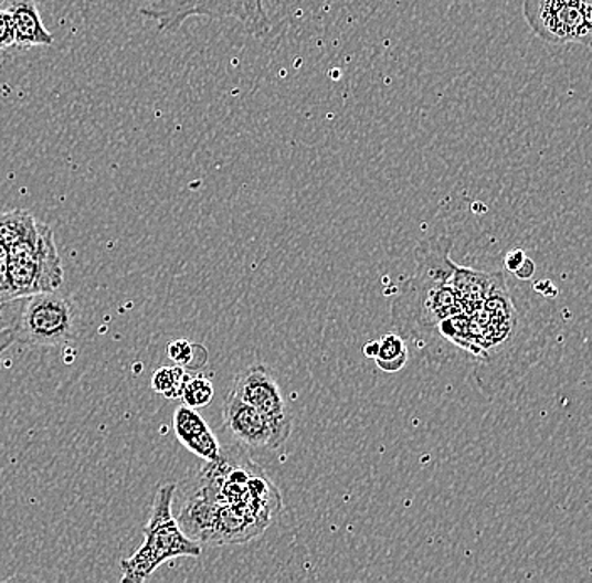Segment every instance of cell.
<instances>
[{
	"label": "cell",
	"instance_id": "1",
	"mask_svg": "<svg viewBox=\"0 0 592 583\" xmlns=\"http://www.w3.org/2000/svg\"><path fill=\"white\" fill-rule=\"evenodd\" d=\"M176 485L166 483L157 489L152 511L144 528V543L134 555L120 562L121 582L140 583L152 575L160 565L179 556H201V543L180 528L172 515Z\"/></svg>",
	"mask_w": 592,
	"mask_h": 583
},
{
	"label": "cell",
	"instance_id": "2",
	"mask_svg": "<svg viewBox=\"0 0 592 583\" xmlns=\"http://www.w3.org/2000/svg\"><path fill=\"white\" fill-rule=\"evenodd\" d=\"M6 282L11 299L56 292L63 285V264L50 225L40 222L34 236L9 247Z\"/></svg>",
	"mask_w": 592,
	"mask_h": 583
},
{
	"label": "cell",
	"instance_id": "3",
	"mask_svg": "<svg viewBox=\"0 0 592 583\" xmlns=\"http://www.w3.org/2000/svg\"><path fill=\"white\" fill-rule=\"evenodd\" d=\"M268 0H156L140 14L157 22V31L173 32L191 18L234 19L251 34L263 38L272 22L266 12Z\"/></svg>",
	"mask_w": 592,
	"mask_h": 583
},
{
	"label": "cell",
	"instance_id": "4",
	"mask_svg": "<svg viewBox=\"0 0 592 583\" xmlns=\"http://www.w3.org/2000/svg\"><path fill=\"white\" fill-rule=\"evenodd\" d=\"M80 308L70 296L56 292L35 293L22 299L15 318V341L31 347H60L76 338Z\"/></svg>",
	"mask_w": 592,
	"mask_h": 583
},
{
	"label": "cell",
	"instance_id": "5",
	"mask_svg": "<svg viewBox=\"0 0 592 583\" xmlns=\"http://www.w3.org/2000/svg\"><path fill=\"white\" fill-rule=\"evenodd\" d=\"M524 18L546 43L591 47L592 0H524Z\"/></svg>",
	"mask_w": 592,
	"mask_h": 583
},
{
	"label": "cell",
	"instance_id": "6",
	"mask_svg": "<svg viewBox=\"0 0 592 583\" xmlns=\"http://www.w3.org/2000/svg\"><path fill=\"white\" fill-rule=\"evenodd\" d=\"M230 392L266 415L283 444L288 441L292 434V417L282 389L268 367H247L237 373Z\"/></svg>",
	"mask_w": 592,
	"mask_h": 583
},
{
	"label": "cell",
	"instance_id": "7",
	"mask_svg": "<svg viewBox=\"0 0 592 583\" xmlns=\"http://www.w3.org/2000/svg\"><path fill=\"white\" fill-rule=\"evenodd\" d=\"M224 427L244 446L253 449H278L283 446L272 422L262 412L230 392L222 409Z\"/></svg>",
	"mask_w": 592,
	"mask_h": 583
},
{
	"label": "cell",
	"instance_id": "8",
	"mask_svg": "<svg viewBox=\"0 0 592 583\" xmlns=\"http://www.w3.org/2000/svg\"><path fill=\"white\" fill-rule=\"evenodd\" d=\"M173 433L186 449L204 460H215L222 447L208 422L195 409L180 405L173 414Z\"/></svg>",
	"mask_w": 592,
	"mask_h": 583
},
{
	"label": "cell",
	"instance_id": "9",
	"mask_svg": "<svg viewBox=\"0 0 592 583\" xmlns=\"http://www.w3.org/2000/svg\"><path fill=\"white\" fill-rule=\"evenodd\" d=\"M9 14L14 25V47L19 51L34 46H53L54 38L43 24L34 0H14Z\"/></svg>",
	"mask_w": 592,
	"mask_h": 583
},
{
	"label": "cell",
	"instance_id": "10",
	"mask_svg": "<svg viewBox=\"0 0 592 583\" xmlns=\"http://www.w3.org/2000/svg\"><path fill=\"white\" fill-rule=\"evenodd\" d=\"M450 247L452 241L446 237L440 240H430L421 244L420 263H417V279L423 282L436 283V285H450L456 266L450 259Z\"/></svg>",
	"mask_w": 592,
	"mask_h": 583
},
{
	"label": "cell",
	"instance_id": "11",
	"mask_svg": "<svg viewBox=\"0 0 592 583\" xmlns=\"http://www.w3.org/2000/svg\"><path fill=\"white\" fill-rule=\"evenodd\" d=\"M38 227H40V221H35L28 211L14 209V211L0 212V243L4 244L8 250L34 236Z\"/></svg>",
	"mask_w": 592,
	"mask_h": 583
},
{
	"label": "cell",
	"instance_id": "12",
	"mask_svg": "<svg viewBox=\"0 0 592 583\" xmlns=\"http://www.w3.org/2000/svg\"><path fill=\"white\" fill-rule=\"evenodd\" d=\"M408 344L404 338L395 333H388L378 340V353L374 360L379 369L384 372H399L408 363Z\"/></svg>",
	"mask_w": 592,
	"mask_h": 583
},
{
	"label": "cell",
	"instance_id": "13",
	"mask_svg": "<svg viewBox=\"0 0 592 583\" xmlns=\"http://www.w3.org/2000/svg\"><path fill=\"white\" fill-rule=\"evenodd\" d=\"M189 379L188 370L180 365L160 367L154 372L152 389L166 399H180L183 383Z\"/></svg>",
	"mask_w": 592,
	"mask_h": 583
},
{
	"label": "cell",
	"instance_id": "14",
	"mask_svg": "<svg viewBox=\"0 0 592 583\" xmlns=\"http://www.w3.org/2000/svg\"><path fill=\"white\" fill-rule=\"evenodd\" d=\"M180 399H182L183 405L195 409V411L211 404L212 399H214V385H212L211 379L189 373V379L183 383Z\"/></svg>",
	"mask_w": 592,
	"mask_h": 583
},
{
	"label": "cell",
	"instance_id": "15",
	"mask_svg": "<svg viewBox=\"0 0 592 583\" xmlns=\"http://www.w3.org/2000/svg\"><path fill=\"white\" fill-rule=\"evenodd\" d=\"M201 348V344L191 343L189 340L170 341L167 344V357L176 365L183 367L186 370H198L205 365L202 360H198V352Z\"/></svg>",
	"mask_w": 592,
	"mask_h": 583
},
{
	"label": "cell",
	"instance_id": "16",
	"mask_svg": "<svg viewBox=\"0 0 592 583\" xmlns=\"http://www.w3.org/2000/svg\"><path fill=\"white\" fill-rule=\"evenodd\" d=\"M14 47V25L9 11H0V54Z\"/></svg>",
	"mask_w": 592,
	"mask_h": 583
},
{
	"label": "cell",
	"instance_id": "17",
	"mask_svg": "<svg viewBox=\"0 0 592 583\" xmlns=\"http://www.w3.org/2000/svg\"><path fill=\"white\" fill-rule=\"evenodd\" d=\"M22 299H11V301L0 303V330L12 328L18 318L19 309H21Z\"/></svg>",
	"mask_w": 592,
	"mask_h": 583
},
{
	"label": "cell",
	"instance_id": "18",
	"mask_svg": "<svg viewBox=\"0 0 592 583\" xmlns=\"http://www.w3.org/2000/svg\"><path fill=\"white\" fill-rule=\"evenodd\" d=\"M9 250L0 243V303L11 301L8 282H6V266H8Z\"/></svg>",
	"mask_w": 592,
	"mask_h": 583
},
{
	"label": "cell",
	"instance_id": "19",
	"mask_svg": "<svg viewBox=\"0 0 592 583\" xmlns=\"http://www.w3.org/2000/svg\"><path fill=\"white\" fill-rule=\"evenodd\" d=\"M514 275L517 276L518 279H530L536 275V264H533V261L530 259V257H526L524 263L515 269Z\"/></svg>",
	"mask_w": 592,
	"mask_h": 583
},
{
	"label": "cell",
	"instance_id": "20",
	"mask_svg": "<svg viewBox=\"0 0 592 583\" xmlns=\"http://www.w3.org/2000/svg\"><path fill=\"white\" fill-rule=\"evenodd\" d=\"M526 257V253H524L522 250L510 251V253L507 254V257H505V267H507L508 271H511V273H515V269L524 263Z\"/></svg>",
	"mask_w": 592,
	"mask_h": 583
},
{
	"label": "cell",
	"instance_id": "21",
	"mask_svg": "<svg viewBox=\"0 0 592 583\" xmlns=\"http://www.w3.org/2000/svg\"><path fill=\"white\" fill-rule=\"evenodd\" d=\"M15 343V333L12 328L0 330V353L6 352L11 344Z\"/></svg>",
	"mask_w": 592,
	"mask_h": 583
},
{
	"label": "cell",
	"instance_id": "22",
	"mask_svg": "<svg viewBox=\"0 0 592 583\" xmlns=\"http://www.w3.org/2000/svg\"><path fill=\"white\" fill-rule=\"evenodd\" d=\"M362 352L367 359H374L376 353H378V341H367V343L363 344Z\"/></svg>",
	"mask_w": 592,
	"mask_h": 583
},
{
	"label": "cell",
	"instance_id": "23",
	"mask_svg": "<svg viewBox=\"0 0 592 583\" xmlns=\"http://www.w3.org/2000/svg\"><path fill=\"white\" fill-rule=\"evenodd\" d=\"M0 2H2V0H0Z\"/></svg>",
	"mask_w": 592,
	"mask_h": 583
}]
</instances>
